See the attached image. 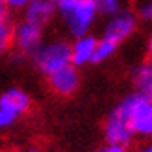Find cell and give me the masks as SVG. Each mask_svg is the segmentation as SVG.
<instances>
[{"mask_svg": "<svg viewBox=\"0 0 152 152\" xmlns=\"http://www.w3.org/2000/svg\"><path fill=\"white\" fill-rule=\"evenodd\" d=\"M56 17H59L67 34L76 39L91 34L100 13L93 0H59L56 4Z\"/></svg>", "mask_w": 152, "mask_h": 152, "instance_id": "cell-1", "label": "cell"}, {"mask_svg": "<svg viewBox=\"0 0 152 152\" xmlns=\"http://www.w3.org/2000/svg\"><path fill=\"white\" fill-rule=\"evenodd\" d=\"M117 106L124 113L134 139L152 143V98L139 91H134L121 98Z\"/></svg>", "mask_w": 152, "mask_h": 152, "instance_id": "cell-2", "label": "cell"}, {"mask_svg": "<svg viewBox=\"0 0 152 152\" xmlns=\"http://www.w3.org/2000/svg\"><path fill=\"white\" fill-rule=\"evenodd\" d=\"M30 59L43 76H50L52 72L71 63V43L67 39L45 41Z\"/></svg>", "mask_w": 152, "mask_h": 152, "instance_id": "cell-3", "label": "cell"}, {"mask_svg": "<svg viewBox=\"0 0 152 152\" xmlns=\"http://www.w3.org/2000/svg\"><path fill=\"white\" fill-rule=\"evenodd\" d=\"M137 24H139V19L137 15L130 10H121L119 13L108 17V22L104 24V30H102V39L113 43L115 47H119L121 43H124L126 39L135 34L137 30Z\"/></svg>", "mask_w": 152, "mask_h": 152, "instance_id": "cell-4", "label": "cell"}, {"mask_svg": "<svg viewBox=\"0 0 152 152\" xmlns=\"http://www.w3.org/2000/svg\"><path fill=\"white\" fill-rule=\"evenodd\" d=\"M45 43V30L30 24L26 20H20L13 24L11 35V47L15 48L19 58H32L35 50Z\"/></svg>", "mask_w": 152, "mask_h": 152, "instance_id": "cell-5", "label": "cell"}, {"mask_svg": "<svg viewBox=\"0 0 152 152\" xmlns=\"http://www.w3.org/2000/svg\"><path fill=\"white\" fill-rule=\"evenodd\" d=\"M102 135H104L106 145H113V147L128 148L134 143V135L130 132V126L126 123V117L117 104L106 115L104 126H102Z\"/></svg>", "mask_w": 152, "mask_h": 152, "instance_id": "cell-6", "label": "cell"}, {"mask_svg": "<svg viewBox=\"0 0 152 152\" xmlns=\"http://www.w3.org/2000/svg\"><path fill=\"white\" fill-rule=\"evenodd\" d=\"M47 78H48V87L58 96H72L80 89V82H82L80 69H76L71 63L61 67L56 72H52Z\"/></svg>", "mask_w": 152, "mask_h": 152, "instance_id": "cell-7", "label": "cell"}, {"mask_svg": "<svg viewBox=\"0 0 152 152\" xmlns=\"http://www.w3.org/2000/svg\"><path fill=\"white\" fill-rule=\"evenodd\" d=\"M56 4L54 0H30L22 10V20L45 30L56 19Z\"/></svg>", "mask_w": 152, "mask_h": 152, "instance_id": "cell-8", "label": "cell"}, {"mask_svg": "<svg viewBox=\"0 0 152 152\" xmlns=\"http://www.w3.org/2000/svg\"><path fill=\"white\" fill-rule=\"evenodd\" d=\"M0 108L10 111L11 115L20 119L22 115H26L32 108V96L22 87H10L0 95Z\"/></svg>", "mask_w": 152, "mask_h": 152, "instance_id": "cell-9", "label": "cell"}, {"mask_svg": "<svg viewBox=\"0 0 152 152\" xmlns=\"http://www.w3.org/2000/svg\"><path fill=\"white\" fill-rule=\"evenodd\" d=\"M96 41H98V37H95L93 34L76 37L71 43V65L80 69V67H86L89 63H95Z\"/></svg>", "mask_w": 152, "mask_h": 152, "instance_id": "cell-10", "label": "cell"}, {"mask_svg": "<svg viewBox=\"0 0 152 152\" xmlns=\"http://www.w3.org/2000/svg\"><path fill=\"white\" fill-rule=\"evenodd\" d=\"M132 82L135 86V91L147 95L152 86V61H145L135 67L134 74H132Z\"/></svg>", "mask_w": 152, "mask_h": 152, "instance_id": "cell-11", "label": "cell"}, {"mask_svg": "<svg viewBox=\"0 0 152 152\" xmlns=\"http://www.w3.org/2000/svg\"><path fill=\"white\" fill-rule=\"evenodd\" d=\"M117 50H119V47H115L113 43L102 39V37H98V41H96V50H95V63H104V61H108L110 58L115 56Z\"/></svg>", "mask_w": 152, "mask_h": 152, "instance_id": "cell-12", "label": "cell"}, {"mask_svg": "<svg viewBox=\"0 0 152 152\" xmlns=\"http://www.w3.org/2000/svg\"><path fill=\"white\" fill-rule=\"evenodd\" d=\"M96 10L100 15H106V17H111V15L119 13L121 10H124L123 0H93Z\"/></svg>", "mask_w": 152, "mask_h": 152, "instance_id": "cell-13", "label": "cell"}, {"mask_svg": "<svg viewBox=\"0 0 152 152\" xmlns=\"http://www.w3.org/2000/svg\"><path fill=\"white\" fill-rule=\"evenodd\" d=\"M11 35H13L11 22H0V58L11 50Z\"/></svg>", "mask_w": 152, "mask_h": 152, "instance_id": "cell-14", "label": "cell"}, {"mask_svg": "<svg viewBox=\"0 0 152 152\" xmlns=\"http://www.w3.org/2000/svg\"><path fill=\"white\" fill-rule=\"evenodd\" d=\"M135 15H137V19L145 22H152V0H141Z\"/></svg>", "mask_w": 152, "mask_h": 152, "instance_id": "cell-15", "label": "cell"}, {"mask_svg": "<svg viewBox=\"0 0 152 152\" xmlns=\"http://www.w3.org/2000/svg\"><path fill=\"white\" fill-rule=\"evenodd\" d=\"M17 117L15 115H11L10 111H6V110H2L0 108V132H4V130H7V128H11V126H15L17 124Z\"/></svg>", "mask_w": 152, "mask_h": 152, "instance_id": "cell-16", "label": "cell"}, {"mask_svg": "<svg viewBox=\"0 0 152 152\" xmlns=\"http://www.w3.org/2000/svg\"><path fill=\"white\" fill-rule=\"evenodd\" d=\"M11 19V10L7 7L4 0H0V22H10Z\"/></svg>", "mask_w": 152, "mask_h": 152, "instance_id": "cell-17", "label": "cell"}, {"mask_svg": "<svg viewBox=\"0 0 152 152\" xmlns=\"http://www.w3.org/2000/svg\"><path fill=\"white\" fill-rule=\"evenodd\" d=\"M4 2L7 4V7H10L11 11H17V10H24V6L30 0H4Z\"/></svg>", "mask_w": 152, "mask_h": 152, "instance_id": "cell-18", "label": "cell"}, {"mask_svg": "<svg viewBox=\"0 0 152 152\" xmlns=\"http://www.w3.org/2000/svg\"><path fill=\"white\" fill-rule=\"evenodd\" d=\"M95 152H130L124 147H113V145H102L100 148H96Z\"/></svg>", "mask_w": 152, "mask_h": 152, "instance_id": "cell-19", "label": "cell"}, {"mask_svg": "<svg viewBox=\"0 0 152 152\" xmlns=\"http://www.w3.org/2000/svg\"><path fill=\"white\" fill-rule=\"evenodd\" d=\"M135 152H152V143H145V145H141L135 148Z\"/></svg>", "mask_w": 152, "mask_h": 152, "instance_id": "cell-20", "label": "cell"}, {"mask_svg": "<svg viewBox=\"0 0 152 152\" xmlns=\"http://www.w3.org/2000/svg\"><path fill=\"white\" fill-rule=\"evenodd\" d=\"M147 56L152 59V32L148 35V39H147Z\"/></svg>", "mask_w": 152, "mask_h": 152, "instance_id": "cell-21", "label": "cell"}, {"mask_svg": "<svg viewBox=\"0 0 152 152\" xmlns=\"http://www.w3.org/2000/svg\"><path fill=\"white\" fill-rule=\"evenodd\" d=\"M22 152H39L35 147H30V148H26V150H22Z\"/></svg>", "mask_w": 152, "mask_h": 152, "instance_id": "cell-22", "label": "cell"}, {"mask_svg": "<svg viewBox=\"0 0 152 152\" xmlns=\"http://www.w3.org/2000/svg\"><path fill=\"white\" fill-rule=\"evenodd\" d=\"M147 95H148V96L152 98V86H150V89H148V93H147Z\"/></svg>", "mask_w": 152, "mask_h": 152, "instance_id": "cell-23", "label": "cell"}, {"mask_svg": "<svg viewBox=\"0 0 152 152\" xmlns=\"http://www.w3.org/2000/svg\"><path fill=\"white\" fill-rule=\"evenodd\" d=\"M54 2H59V0H54Z\"/></svg>", "mask_w": 152, "mask_h": 152, "instance_id": "cell-24", "label": "cell"}]
</instances>
